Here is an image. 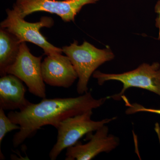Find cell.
<instances>
[{
  "mask_svg": "<svg viewBox=\"0 0 160 160\" xmlns=\"http://www.w3.org/2000/svg\"><path fill=\"white\" fill-rule=\"evenodd\" d=\"M43 81L54 87L69 88L72 86L78 75L74 66L67 56H47L42 63Z\"/></svg>",
  "mask_w": 160,
  "mask_h": 160,
  "instance_id": "9c48e42d",
  "label": "cell"
},
{
  "mask_svg": "<svg viewBox=\"0 0 160 160\" xmlns=\"http://www.w3.org/2000/svg\"><path fill=\"white\" fill-rule=\"evenodd\" d=\"M21 42L6 29H0V75L7 74V70L15 62L19 53Z\"/></svg>",
  "mask_w": 160,
  "mask_h": 160,
  "instance_id": "8fae6325",
  "label": "cell"
},
{
  "mask_svg": "<svg viewBox=\"0 0 160 160\" xmlns=\"http://www.w3.org/2000/svg\"><path fill=\"white\" fill-rule=\"evenodd\" d=\"M7 16L0 24L1 28L6 29L18 38L21 43L29 42L43 49L47 56H55L63 52L62 48L56 47L49 42L40 32L43 27L51 28L54 21L51 17H42L39 22H26L14 9L6 10Z\"/></svg>",
  "mask_w": 160,
  "mask_h": 160,
  "instance_id": "277c9868",
  "label": "cell"
},
{
  "mask_svg": "<svg viewBox=\"0 0 160 160\" xmlns=\"http://www.w3.org/2000/svg\"><path fill=\"white\" fill-rule=\"evenodd\" d=\"M42 58L32 54L26 42H23L17 58L8 69L7 74L16 76L26 84L30 93L43 99L46 98V95L42 75Z\"/></svg>",
  "mask_w": 160,
  "mask_h": 160,
  "instance_id": "8992f818",
  "label": "cell"
},
{
  "mask_svg": "<svg viewBox=\"0 0 160 160\" xmlns=\"http://www.w3.org/2000/svg\"><path fill=\"white\" fill-rule=\"evenodd\" d=\"M20 129V126L12 122L5 114L4 109L0 108V145L7 133L12 130Z\"/></svg>",
  "mask_w": 160,
  "mask_h": 160,
  "instance_id": "7c38bea8",
  "label": "cell"
},
{
  "mask_svg": "<svg viewBox=\"0 0 160 160\" xmlns=\"http://www.w3.org/2000/svg\"><path fill=\"white\" fill-rule=\"evenodd\" d=\"M98 85L107 81H117L122 84L119 93L109 97L116 101L122 99L125 92L131 88H140L148 90L160 96V64L154 62L152 65L143 63L137 69L119 74L105 73L97 70L92 74Z\"/></svg>",
  "mask_w": 160,
  "mask_h": 160,
  "instance_id": "3957f363",
  "label": "cell"
},
{
  "mask_svg": "<svg viewBox=\"0 0 160 160\" xmlns=\"http://www.w3.org/2000/svg\"><path fill=\"white\" fill-rule=\"evenodd\" d=\"M26 89L22 81L8 74L0 79V108L4 110H22L30 104L25 98Z\"/></svg>",
  "mask_w": 160,
  "mask_h": 160,
  "instance_id": "30bf717a",
  "label": "cell"
},
{
  "mask_svg": "<svg viewBox=\"0 0 160 160\" xmlns=\"http://www.w3.org/2000/svg\"><path fill=\"white\" fill-rule=\"evenodd\" d=\"M109 128L105 125L96 131L87 134L89 141L82 144L78 142L74 146L66 149V160H90L102 152H110L120 144V140L109 134Z\"/></svg>",
  "mask_w": 160,
  "mask_h": 160,
  "instance_id": "ba28073f",
  "label": "cell"
},
{
  "mask_svg": "<svg viewBox=\"0 0 160 160\" xmlns=\"http://www.w3.org/2000/svg\"><path fill=\"white\" fill-rule=\"evenodd\" d=\"M109 98L107 97L95 99L88 92L75 98H45L37 104L30 103L19 111L9 112L8 117L20 126L13 136L12 145L15 148L18 147L43 126L50 125L57 129L60 123L67 118L99 108Z\"/></svg>",
  "mask_w": 160,
  "mask_h": 160,
  "instance_id": "6da1fadb",
  "label": "cell"
},
{
  "mask_svg": "<svg viewBox=\"0 0 160 160\" xmlns=\"http://www.w3.org/2000/svg\"><path fill=\"white\" fill-rule=\"evenodd\" d=\"M74 41L70 46H63V53L67 56L74 66L78 75V82L77 91L82 95L88 91V83L90 77L103 64L113 59L114 55L110 48L99 49L85 41L78 45Z\"/></svg>",
  "mask_w": 160,
  "mask_h": 160,
  "instance_id": "7a4b0ae2",
  "label": "cell"
},
{
  "mask_svg": "<svg viewBox=\"0 0 160 160\" xmlns=\"http://www.w3.org/2000/svg\"><path fill=\"white\" fill-rule=\"evenodd\" d=\"M92 110L67 118L61 122L57 128L56 142L50 150L49 157L55 160L64 149L74 146L85 135L96 131L103 126L116 119L117 117L101 121L92 120Z\"/></svg>",
  "mask_w": 160,
  "mask_h": 160,
  "instance_id": "5b68a950",
  "label": "cell"
},
{
  "mask_svg": "<svg viewBox=\"0 0 160 160\" xmlns=\"http://www.w3.org/2000/svg\"><path fill=\"white\" fill-rule=\"evenodd\" d=\"M155 11L158 14L156 20V26L159 29V38H160V0L158 1L155 7Z\"/></svg>",
  "mask_w": 160,
  "mask_h": 160,
  "instance_id": "5bb4252c",
  "label": "cell"
},
{
  "mask_svg": "<svg viewBox=\"0 0 160 160\" xmlns=\"http://www.w3.org/2000/svg\"><path fill=\"white\" fill-rule=\"evenodd\" d=\"M100 0H16L12 9L22 18L37 12H45L58 16L66 22H74L83 6L96 4Z\"/></svg>",
  "mask_w": 160,
  "mask_h": 160,
  "instance_id": "52a82bcc",
  "label": "cell"
},
{
  "mask_svg": "<svg viewBox=\"0 0 160 160\" xmlns=\"http://www.w3.org/2000/svg\"><path fill=\"white\" fill-rule=\"evenodd\" d=\"M122 99L126 102V106L128 107L126 111L127 114H134L138 112H149L160 115V109L146 108L137 103L131 104L124 96L122 97Z\"/></svg>",
  "mask_w": 160,
  "mask_h": 160,
  "instance_id": "4fadbf2b",
  "label": "cell"
}]
</instances>
